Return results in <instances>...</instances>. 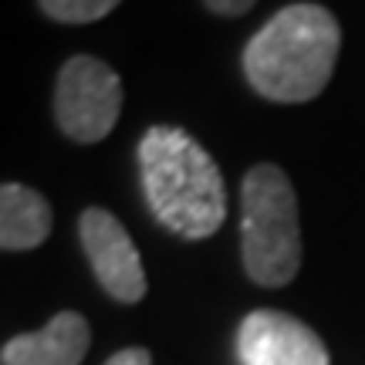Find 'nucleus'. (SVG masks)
<instances>
[{
	"mask_svg": "<svg viewBox=\"0 0 365 365\" xmlns=\"http://www.w3.org/2000/svg\"><path fill=\"white\" fill-rule=\"evenodd\" d=\"M145 207L170 234L207 240L227 220L223 173L186 129L153 125L139 143Z\"/></svg>",
	"mask_w": 365,
	"mask_h": 365,
	"instance_id": "1",
	"label": "nucleus"
},
{
	"mask_svg": "<svg viewBox=\"0 0 365 365\" xmlns=\"http://www.w3.org/2000/svg\"><path fill=\"white\" fill-rule=\"evenodd\" d=\"M341 51V27L322 4L277 11L244 48V75L267 102L298 105L318 98Z\"/></svg>",
	"mask_w": 365,
	"mask_h": 365,
	"instance_id": "2",
	"label": "nucleus"
},
{
	"mask_svg": "<svg viewBox=\"0 0 365 365\" xmlns=\"http://www.w3.org/2000/svg\"><path fill=\"white\" fill-rule=\"evenodd\" d=\"M240 254L254 284L284 287L301 267V213L287 173L257 163L240 182Z\"/></svg>",
	"mask_w": 365,
	"mask_h": 365,
	"instance_id": "3",
	"label": "nucleus"
},
{
	"mask_svg": "<svg viewBox=\"0 0 365 365\" xmlns=\"http://www.w3.org/2000/svg\"><path fill=\"white\" fill-rule=\"evenodd\" d=\"M122 78L95 54H75L58 71L54 118L71 143H102L122 115Z\"/></svg>",
	"mask_w": 365,
	"mask_h": 365,
	"instance_id": "4",
	"label": "nucleus"
},
{
	"mask_svg": "<svg viewBox=\"0 0 365 365\" xmlns=\"http://www.w3.org/2000/svg\"><path fill=\"white\" fill-rule=\"evenodd\" d=\"M78 240L95 281L105 287L108 298H115L118 304H135L145 298L143 257L115 213L88 207L78 217Z\"/></svg>",
	"mask_w": 365,
	"mask_h": 365,
	"instance_id": "5",
	"label": "nucleus"
},
{
	"mask_svg": "<svg viewBox=\"0 0 365 365\" xmlns=\"http://www.w3.org/2000/svg\"><path fill=\"white\" fill-rule=\"evenodd\" d=\"M237 355L244 365H331L314 328L274 308H257L240 322Z\"/></svg>",
	"mask_w": 365,
	"mask_h": 365,
	"instance_id": "6",
	"label": "nucleus"
},
{
	"mask_svg": "<svg viewBox=\"0 0 365 365\" xmlns=\"http://www.w3.org/2000/svg\"><path fill=\"white\" fill-rule=\"evenodd\" d=\"M91 345V325L78 312H58L41 328L14 335L4 345V365H81Z\"/></svg>",
	"mask_w": 365,
	"mask_h": 365,
	"instance_id": "7",
	"label": "nucleus"
},
{
	"mask_svg": "<svg viewBox=\"0 0 365 365\" xmlns=\"http://www.w3.org/2000/svg\"><path fill=\"white\" fill-rule=\"evenodd\" d=\"M51 203L24 182L0 186V247L4 250H34L51 234Z\"/></svg>",
	"mask_w": 365,
	"mask_h": 365,
	"instance_id": "8",
	"label": "nucleus"
},
{
	"mask_svg": "<svg viewBox=\"0 0 365 365\" xmlns=\"http://www.w3.org/2000/svg\"><path fill=\"white\" fill-rule=\"evenodd\" d=\"M38 4L58 24H91L112 14L122 0H38Z\"/></svg>",
	"mask_w": 365,
	"mask_h": 365,
	"instance_id": "9",
	"label": "nucleus"
},
{
	"mask_svg": "<svg viewBox=\"0 0 365 365\" xmlns=\"http://www.w3.org/2000/svg\"><path fill=\"white\" fill-rule=\"evenodd\" d=\"M207 11L220 14V17H244L254 7V0H203Z\"/></svg>",
	"mask_w": 365,
	"mask_h": 365,
	"instance_id": "10",
	"label": "nucleus"
},
{
	"mask_svg": "<svg viewBox=\"0 0 365 365\" xmlns=\"http://www.w3.org/2000/svg\"><path fill=\"white\" fill-rule=\"evenodd\" d=\"M105 365H153V355H149V349H122Z\"/></svg>",
	"mask_w": 365,
	"mask_h": 365,
	"instance_id": "11",
	"label": "nucleus"
}]
</instances>
